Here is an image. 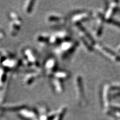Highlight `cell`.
I'll return each instance as SVG.
<instances>
[{
  "mask_svg": "<svg viewBox=\"0 0 120 120\" xmlns=\"http://www.w3.org/2000/svg\"><path fill=\"white\" fill-rule=\"evenodd\" d=\"M94 47L103 56L106 57L111 60H112V61H116L117 60L118 55H117L115 52L111 50L108 47L103 46L101 43H96L94 45Z\"/></svg>",
  "mask_w": 120,
  "mask_h": 120,
  "instance_id": "cell-1",
  "label": "cell"
},
{
  "mask_svg": "<svg viewBox=\"0 0 120 120\" xmlns=\"http://www.w3.org/2000/svg\"><path fill=\"white\" fill-rule=\"evenodd\" d=\"M111 88V85L105 83L103 85L101 92V102L105 108L109 107V90Z\"/></svg>",
  "mask_w": 120,
  "mask_h": 120,
  "instance_id": "cell-2",
  "label": "cell"
},
{
  "mask_svg": "<svg viewBox=\"0 0 120 120\" xmlns=\"http://www.w3.org/2000/svg\"><path fill=\"white\" fill-rule=\"evenodd\" d=\"M118 2L117 1H112L109 4L106 13L104 15L105 20L106 22L112 19V16L116 12L118 8Z\"/></svg>",
  "mask_w": 120,
  "mask_h": 120,
  "instance_id": "cell-3",
  "label": "cell"
},
{
  "mask_svg": "<svg viewBox=\"0 0 120 120\" xmlns=\"http://www.w3.org/2000/svg\"><path fill=\"white\" fill-rule=\"evenodd\" d=\"M77 93L79 94V96L80 97L79 98L83 99L84 98V90L83 85H82V79L81 77H79L77 79Z\"/></svg>",
  "mask_w": 120,
  "mask_h": 120,
  "instance_id": "cell-4",
  "label": "cell"
},
{
  "mask_svg": "<svg viewBox=\"0 0 120 120\" xmlns=\"http://www.w3.org/2000/svg\"><path fill=\"white\" fill-rule=\"evenodd\" d=\"M107 22H108V23L112 24V25H113V26H117V27L120 28V21H116V20H115V19H110V20L108 21H107Z\"/></svg>",
  "mask_w": 120,
  "mask_h": 120,
  "instance_id": "cell-5",
  "label": "cell"
},
{
  "mask_svg": "<svg viewBox=\"0 0 120 120\" xmlns=\"http://www.w3.org/2000/svg\"><path fill=\"white\" fill-rule=\"evenodd\" d=\"M111 88L113 90H120V83L115 84L114 85H112Z\"/></svg>",
  "mask_w": 120,
  "mask_h": 120,
  "instance_id": "cell-6",
  "label": "cell"
},
{
  "mask_svg": "<svg viewBox=\"0 0 120 120\" xmlns=\"http://www.w3.org/2000/svg\"><path fill=\"white\" fill-rule=\"evenodd\" d=\"M116 52L118 53H120V44L116 48Z\"/></svg>",
  "mask_w": 120,
  "mask_h": 120,
  "instance_id": "cell-7",
  "label": "cell"
}]
</instances>
